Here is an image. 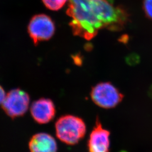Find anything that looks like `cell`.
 Instances as JSON below:
<instances>
[{
	"label": "cell",
	"instance_id": "cell-3",
	"mask_svg": "<svg viewBox=\"0 0 152 152\" xmlns=\"http://www.w3.org/2000/svg\"><path fill=\"white\" fill-rule=\"evenodd\" d=\"M91 98L94 103L104 109L115 107L122 102L124 95L110 82H101L92 87Z\"/></svg>",
	"mask_w": 152,
	"mask_h": 152
},
{
	"label": "cell",
	"instance_id": "cell-6",
	"mask_svg": "<svg viewBox=\"0 0 152 152\" xmlns=\"http://www.w3.org/2000/svg\"><path fill=\"white\" fill-rule=\"evenodd\" d=\"M110 132L104 129L99 119L93 128L87 142L88 152H109Z\"/></svg>",
	"mask_w": 152,
	"mask_h": 152
},
{
	"label": "cell",
	"instance_id": "cell-8",
	"mask_svg": "<svg viewBox=\"0 0 152 152\" xmlns=\"http://www.w3.org/2000/svg\"><path fill=\"white\" fill-rule=\"evenodd\" d=\"M31 152H56L58 146L54 138L47 133L34 135L29 142Z\"/></svg>",
	"mask_w": 152,
	"mask_h": 152
},
{
	"label": "cell",
	"instance_id": "cell-1",
	"mask_svg": "<svg viewBox=\"0 0 152 152\" xmlns=\"http://www.w3.org/2000/svg\"><path fill=\"white\" fill-rule=\"evenodd\" d=\"M66 14L73 34L87 40L103 29L121 31L129 19L125 9L112 0H68Z\"/></svg>",
	"mask_w": 152,
	"mask_h": 152
},
{
	"label": "cell",
	"instance_id": "cell-7",
	"mask_svg": "<svg viewBox=\"0 0 152 152\" xmlns=\"http://www.w3.org/2000/svg\"><path fill=\"white\" fill-rule=\"evenodd\" d=\"M31 113L33 118L36 122L39 124H45L54 118L56 109L51 99L41 98L32 104Z\"/></svg>",
	"mask_w": 152,
	"mask_h": 152
},
{
	"label": "cell",
	"instance_id": "cell-2",
	"mask_svg": "<svg viewBox=\"0 0 152 152\" xmlns=\"http://www.w3.org/2000/svg\"><path fill=\"white\" fill-rule=\"evenodd\" d=\"M55 130L56 135L60 140L68 145H73L85 135L86 126L81 118L65 115L56 122Z\"/></svg>",
	"mask_w": 152,
	"mask_h": 152
},
{
	"label": "cell",
	"instance_id": "cell-9",
	"mask_svg": "<svg viewBox=\"0 0 152 152\" xmlns=\"http://www.w3.org/2000/svg\"><path fill=\"white\" fill-rule=\"evenodd\" d=\"M68 0H42L45 6L50 10L58 11L61 9Z\"/></svg>",
	"mask_w": 152,
	"mask_h": 152
},
{
	"label": "cell",
	"instance_id": "cell-10",
	"mask_svg": "<svg viewBox=\"0 0 152 152\" xmlns=\"http://www.w3.org/2000/svg\"><path fill=\"white\" fill-rule=\"evenodd\" d=\"M143 10L148 18L152 20V0H143Z\"/></svg>",
	"mask_w": 152,
	"mask_h": 152
},
{
	"label": "cell",
	"instance_id": "cell-4",
	"mask_svg": "<svg viewBox=\"0 0 152 152\" xmlns=\"http://www.w3.org/2000/svg\"><path fill=\"white\" fill-rule=\"evenodd\" d=\"M29 102V96L27 92L21 89L15 88L6 95L1 105L6 114L11 118H15L27 112Z\"/></svg>",
	"mask_w": 152,
	"mask_h": 152
},
{
	"label": "cell",
	"instance_id": "cell-5",
	"mask_svg": "<svg viewBox=\"0 0 152 152\" xmlns=\"http://www.w3.org/2000/svg\"><path fill=\"white\" fill-rule=\"evenodd\" d=\"M55 26L52 19L46 14L33 16L28 26V32L34 45L48 41L54 34Z\"/></svg>",
	"mask_w": 152,
	"mask_h": 152
},
{
	"label": "cell",
	"instance_id": "cell-11",
	"mask_svg": "<svg viewBox=\"0 0 152 152\" xmlns=\"http://www.w3.org/2000/svg\"><path fill=\"white\" fill-rule=\"evenodd\" d=\"M6 93L4 89L0 85V104H2L6 96Z\"/></svg>",
	"mask_w": 152,
	"mask_h": 152
}]
</instances>
